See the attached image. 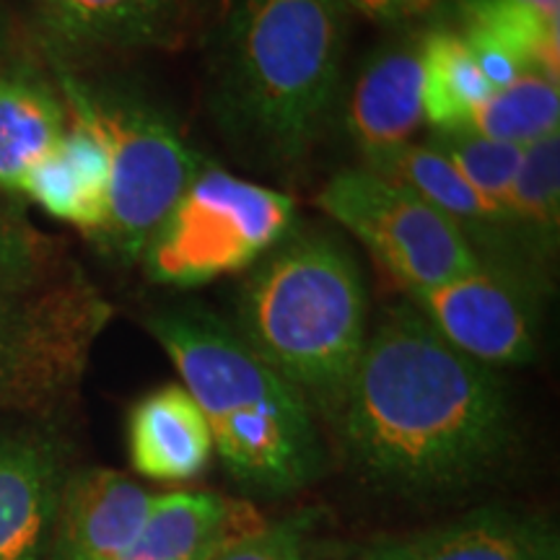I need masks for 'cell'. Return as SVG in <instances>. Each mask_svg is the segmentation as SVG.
Listing matches in <instances>:
<instances>
[{"label": "cell", "mask_w": 560, "mask_h": 560, "mask_svg": "<svg viewBox=\"0 0 560 560\" xmlns=\"http://www.w3.org/2000/svg\"><path fill=\"white\" fill-rule=\"evenodd\" d=\"M332 423L350 470L405 499L478 486L516 444L495 369L446 342L412 304L382 314Z\"/></svg>", "instance_id": "obj_1"}, {"label": "cell", "mask_w": 560, "mask_h": 560, "mask_svg": "<svg viewBox=\"0 0 560 560\" xmlns=\"http://www.w3.org/2000/svg\"><path fill=\"white\" fill-rule=\"evenodd\" d=\"M149 330L166 350L208 420L226 472L257 495L296 493L325 472L312 408L283 376L206 310L153 314Z\"/></svg>", "instance_id": "obj_2"}, {"label": "cell", "mask_w": 560, "mask_h": 560, "mask_svg": "<svg viewBox=\"0 0 560 560\" xmlns=\"http://www.w3.org/2000/svg\"><path fill=\"white\" fill-rule=\"evenodd\" d=\"M355 257L327 234L278 244L236 301L234 330L276 374L335 418L369 338Z\"/></svg>", "instance_id": "obj_3"}, {"label": "cell", "mask_w": 560, "mask_h": 560, "mask_svg": "<svg viewBox=\"0 0 560 560\" xmlns=\"http://www.w3.org/2000/svg\"><path fill=\"white\" fill-rule=\"evenodd\" d=\"M348 11L340 0H240L223 42V115L276 161H299L330 117Z\"/></svg>", "instance_id": "obj_4"}, {"label": "cell", "mask_w": 560, "mask_h": 560, "mask_svg": "<svg viewBox=\"0 0 560 560\" xmlns=\"http://www.w3.org/2000/svg\"><path fill=\"white\" fill-rule=\"evenodd\" d=\"M62 102L102 130L109 149V215L94 242L125 265L140 262L182 192L202 170V159L172 120L151 104L94 91L60 70Z\"/></svg>", "instance_id": "obj_5"}, {"label": "cell", "mask_w": 560, "mask_h": 560, "mask_svg": "<svg viewBox=\"0 0 560 560\" xmlns=\"http://www.w3.org/2000/svg\"><path fill=\"white\" fill-rule=\"evenodd\" d=\"M293 219L291 195L202 164L140 262L153 283L198 289L270 255L289 236Z\"/></svg>", "instance_id": "obj_6"}, {"label": "cell", "mask_w": 560, "mask_h": 560, "mask_svg": "<svg viewBox=\"0 0 560 560\" xmlns=\"http://www.w3.org/2000/svg\"><path fill=\"white\" fill-rule=\"evenodd\" d=\"M109 317L73 265L37 285L0 283V410H47L66 397Z\"/></svg>", "instance_id": "obj_7"}, {"label": "cell", "mask_w": 560, "mask_h": 560, "mask_svg": "<svg viewBox=\"0 0 560 560\" xmlns=\"http://www.w3.org/2000/svg\"><path fill=\"white\" fill-rule=\"evenodd\" d=\"M317 206L353 234L405 291H425L482 265L462 229L402 182L355 166L322 187Z\"/></svg>", "instance_id": "obj_8"}, {"label": "cell", "mask_w": 560, "mask_h": 560, "mask_svg": "<svg viewBox=\"0 0 560 560\" xmlns=\"http://www.w3.org/2000/svg\"><path fill=\"white\" fill-rule=\"evenodd\" d=\"M410 304L441 338L490 369L535 361L540 332L537 283L480 268L433 289L410 291Z\"/></svg>", "instance_id": "obj_9"}, {"label": "cell", "mask_w": 560, "mask_h": 560, "mask_svg": "<svg viewBox=\"0 0 560 560\" xmlns=\"http://www.w3.org/2000/svg\"><path fill=\"white\" fill-rule=\"evenodd\" d=\"M200 0H34L47 50L60 60L182 45Z\"/></svg>", "instance_id": "obj_10"}, {"label": "cell", "mask_w": 560, "mask_h": 560, "mask_svg": "<svg viewBox=\"0 0 560 560\" xmlns=\"http://www.w3.org/2000/svg\"><path fill=\"white\" fill-rule=\"evenodd\" d=\"M156 495L128 475L83 467L62 480L47 560H122Z\"/></svg>", "instance_id": "obj_11"}, {"label": "cell", "mask_w": 560, "mask_h": 560, "mask_svg": "<svg viewBox=\"0 0 560 560\" xmlns=\"http://www.w3.org/2000/svg\"><path fill=\"white\" fill-rule=\"evenodd\" d=\"M66 459L47 433H0V560H47Z\"/></svg>", "instance_id": "obj_12"}, {"label": "cell", "mask_w": 560, "mask_h": 560, "mask_svg": "<svg viewBox=\"0 0 560 560\" xmlns=\"http://www.w3.org/2000/svg\"><path fill=\"white\" fill-rule=\"evenodd\" d=\"M423 122L420 45L400 42L371 55L346 104V130L363 166L412 143Z\"/></svg>", "instance_id": "obj_13"}, {"label": "cell", "mask_w": 560, "mask_h": 560, "mask_svg": "<svg viewBox=\"0 0 560 560\" xmlns=\"http://www.w3.org/2000/svg\"><path fill=\"white\" fill-rule=\"evenodd\" d=\"M366 560H560L558 532L545 516L488 506L374 545Z\"/></svg>", "instance_id": "obj_14"}, {"label": "cell", "mask_w": 560, "mask_h": 560, "mask_svg": "<svg viewBox=\"0 0 560 560\" xmlns=\"http://www.w3.org/2000/svg\"><path fill=\"white\" fill-rule=\"evenodd\" d=\"M68 117L58 145L26 174L21 195L94 240L109 215V149L86 115L68 109Z\"/></svg>", "instance_id": "obj_15"}, {"label": "cell", "mask_w": 560, "mask_h": 560, "mask_svg": "<svg viewBox=\"0 0 560 560\" xmlns=\"http://www.w3.org/2000/svg\"><path fill=\"white\" fill-rule=\"evenodd\" d=\"M213 452L208 420L182 384H164L132 405L128 454L132 470L143 478L195 480L208 470Z\"/></svg>", "instance_id": "obj_16"}, {"label": "cell", "mask_w": 560, "mask_h": 560, "mask_svg": "<svg viewBox=\"0 0 560 560\" xmlns=\"http://www.w3.org/2000/svg\"><path fill=\"white\" fill-rule=\"evenodd\" d=\"M265 527L252 503L210 490L156 495L143 529L122 560H206L219 545Z\"/></svg>", "instance_id": "obj_17"}, {"label": "cell", "mask_w": 560, "mask_h": 560, "mask_svg": "<svg viewBox=\"0 0 560 560\" xmlns=\"http://www.w3.org/2000/svg\"><path fill=\"white\" fill-rule=\"evenodd\" d=\"M68 128L60 91L30 62L0 68V192L21 195L26 174Z\"/></svg>", "instance_id": "obj_18"}, {"label": "cell", "mask_w": 560, "mask_h": 560, "mask_svg": "<svg viewBox=\"0 0 560 560\" xmlns=\"http://www.w3.org/2000/svg\"><path fill=\"white\" fill-rule=\"evenodd\" d=\"M462 34L501 47L527 73L560 81V0H459Z\"/></svg>", "instance_id": "obj_19"}, {"label": "cell", "mask_w": 560, "mask_h": 560, "mask_svg": "<svg viewBox=\"0 0 560 560\" xmlns=\"http://www.w3.org/2000/svg\"><path fill=\"white\" fill-rule=\"evenodd\" d=\"M506 215L532 268H548L560 240V132L524 149Z\"/></svg>", "instance_id": "obj_20"}, {"label": "cell", "mask_w": 560, "mask_h": 560, "mask_svg": "<svg viewBox=\"0 0 560 560\" xmlns=\"http://www.w3.org/2000/svg\"><path fill=\"white\" fill-rule=\"evenodd\" d=\"M420 45L423 115L433 130H459L493 94L462 32L433 30Z\"/></svg>", "instance_id": "obj_21"}, {"label": "cell", "mask_w": 560, "mask_h": 560, "mask_svg": "<svg viewBox=\"0 0 560 560\" xmlns=\"http://www.w3.org/2000/svg\"><path fill=\"white\" fill-rule=\"evenodd\" d=\"M558 83L548 75L524 73L511 86L493 91L459 130L527 149L560 128Z\"/></svg>", "instance_id": "obj_22"}, {"label": "cell", "mask_w": 560, "mask_h": 560, "mask_svg": "<svg viewBox=\"0 0 560 560\" xmlns=\"http://www.w3.org/2000/svg\"><path fill=\"white\" fill-rule=\"evenodd\" d=\"M425 145L439 151L482 198L506 215L509 192L520 172L524 145L482 138L467 130H433Z\"/></svg>", "instance_id": "obj_23"}, {"label": "cell", "mask_w": 560, "mask_h": 560, "mask_svg": "<svg viewBox=\"0 0 560 560\" xmlns=\"http://www.w3.org/2000/svg\"><path fill=\"white\" fill-rule=\"evenodd\" d=\"M66 268L50 236L32 226L13 208L0 206V283L37 285Z\"/></svg>", "instance_id": "obj_24"}, {"label": "cell", "mask_w": 560, "mask_h": 560, "mask_svg": "<svg viewBox=\"0 0 560 560\" xmlns=\"http://www.w3.org/2000/svg\"><path fill=\"white\" fill-rule=\"evenodd\" d=\"M206 560H319L317 514L299 511L289 520L223 542Z\"/></svg>", "instance_id": "obj_25"}, {"label": "cell", "mask_w": 560, "mask_h": 560, "mask_svg": "<svg viewBox=\"0 0 560 560\" xmlns=\"http://www.w3.org/2000/svg\"><path fill=\"white\" fill-rule=\"evenodd\" d=\"M342 9L361 13L363 19L382 26L405 24V21L423 19L436 9L439 0H340Z\"/></svg>", "instance_id": "obj_26"}, {"label": "cell", "mask_w": 560, "mask_h": 560, "mask_svg": "<svg viewBox=\"0 0 560 560\" xmlns=\"http://www.w3.org/2000/svg\"><path fill=\"white\" fill-rule=\"evenodd\" d=\"M9 39H11L9 16H5L3 5H0V68L5 66V55H9Z\"/></svg>", "instance_id": "obj_27"}, {"label": "cell", "mask_w": 560, "mask_h": 560, "mask_svg": "<svg viewBox=\"0 0 560 560\" xmlns=\"http://www.w3.org/2000/svg\"><path fill=\"white\" fill-rule=\"evenodd\" d=\"M363 560H366V558H363Z\"/></svg>", "instance_id": "obj_28"}]
</instances>
